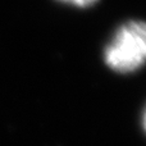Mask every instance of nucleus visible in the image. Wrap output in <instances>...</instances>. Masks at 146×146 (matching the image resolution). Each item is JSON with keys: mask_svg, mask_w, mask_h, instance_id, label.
<instances>
[{"mask_svg": "<svg viewBox=\"0 0 146 146\" xmlns=\"http://www.w3.org/2000/svg\"><path fill=\"white\" fill-rule=\"evenodd\" d=\"M110 69L129 73L146 63V22L129 21L117 30L104 51Z\"/></svg>", "mask_w": 146, "mask_h": 146, "instance_id": "nucleus-1", "label": "nucleus"}, {"mask_svg": "<svg viewBox=\"0 0 146 146\" xmlns=\"http://www.w3.org/2000/svg\"><path fill=\"white\" fill-rule=\"evenodd\" d=\"M144 128H145V131H146V111H145V114H144Z\"/></svg>", "mask_w": 146, "mask_h": 146, "instance_id": "nucleus-3", "label": "nucleus"}, {"mask_svg": "<svg viewBox=\"0 0 146 146\" xmlns=\"http://www.w3.org/2000/svg\"><path fill=\"white\" fill-rule=\"evenodd\" d=\"M58 1L66 3V4H71V5L80 7V8H88L95 4L98 0H58Z\"/></svg>", "mask_w": 146, "mask_h": 146, "instance_id": "nucleus-2", "label": "nucleus"}]
</instances>
